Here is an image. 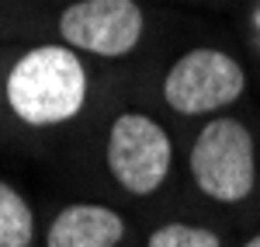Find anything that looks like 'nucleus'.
Wrapping results in <instances>:
<instances>
[{
	"instance_id": "nucleus-3",
	"label": "nucleus",
	"mask_w": 260,
	"mask_h": 247,
	"mask_svg": "<svg viewBox=\"0 0 260 247\" xmlns=\"http://www.w3.org/2000/svg\"><path fill=\"white\" fill-rule=\"evenodd\" d=\"M98 160L121 199L153 202L177 181L184 150L163 115L146 104H121L101 125Z\"/></svg>"
},
{
	"instance_id": "nucleus-6",
	"label": "nucleus",
	"mask_w": 260,
	"mask_h": 247,
	"mask_svg": "<svg viewBox=\"0 0 260 247\" xmlns=\"http://www.w3.org/2000/svg\"><path fill=\"white\" fill-rule=\"evenodd\" d=\"M128 237V216L101 199L62 202L42 227V247H125Z\"/></svg>"
},
{
	"instance_id": "nucleus-8",
	"label": "nucleus",
	"mask_w": 260,
	"mask_h": 247,
	"mask_svg": "<svg viewBox=\"0 0 260 247\" xmlns=\"http://www.w3.org/2000/svg\"><path fill=\"white\" fill-rule=\"evenodd\" d=\"M142 247H229L225 233L205 219L187 216H167L146 230Z\"/></svg>"
},
{
	"instance_id": "nucleus-7",
	"label": "nucleus",
	"mask_w": 260,
	"mask_h": 247,
	"mask_svg": "<svg viewBox=\"0 0 260 247\" xmlns=\"http://www.w3.org/2000/svg\"><path fill=\"white\" fill-rule=\"evenodd\" d=\"M42 240L39 212L18 185L0 178V247H35Z\"/></svg>"
},
{
	"instance_id": "nucleus-1",
	"label": "nucleus",
	"mask_w": 260,
	"mask_h": 247,
	"mask_svg": "<svg viewBox=\"0 0 260 247\" xmlns=\"http://www.w3.org/2000/svg\"><path fill=\"white\" fill-rule=\"evenodd\" d=\"M180 167L208 209L260 212V119L236 108L194 125Z\"/></svg>"
},
{
	"instance_id": "nucleus-2",
	"label": "nucleus",
	"mask_w": 260,
	"mask_h": 247,
	"mask_svg": "<svg viewBox=\"0 0 260 247\" xmlns=\"http://www.w3.org/2000/svg\"><path fill=\"white\" fill-rule=\"evenodd\" d=\"M94 101L90 60L62 42H39L21 49L4 73L7 115L31 132L77 125Z\"/></svg>"
},
{
	"instance_id": "nucleus-10",
	"label": "nucleus",
	"mask_w": 260,
	"mask_h": 247,
	"mask_svg": "<svg viewBox=\"0 0 260 247\" xmlns=\"http://www.w3.org/2000/svg\"><path fill=\"white\" fill-rule=\"evenodd\" d=\"M236 247H260V227H253V230H250V233H246V237H243Z\"/></svg>"
},
{
	"instance_id": "nucleus-9",
	"label": "nucleus",
	"mask_w": 260,
	"mask_h": 247,
	"mask_svg": "<svg viewBox=\"0 0 260 247\" xmlns=\"http://www.w3.org/2000/svg\"><path fill=\"white\" fill-rule=\"evenodd\" d=\"M246 45L253 52V63H257V73H260V0L246 4Z\"/></svg>"
},
{
	"instance_id": "nucleus-4",
	"label": "nucleus",
	"mask_w": 260,
	"mask_h": 247,
	"mask_svg": "<svg viewBox=\"0 0 260 247\" xmlns=\"http://www.w3.org/2000/svg\"><path fill=\"white\" fill-rule=\"evenodd\" d=\"M253 70L240 52L215 42H198L180 49L156 73L153 101L174 122H208L215 115L236 112L250 101Z\"/></svg>"
},
{
	"instance_id": "nucleus-5",
	"label": "nucleus",
	"mask_w": 260,
	"mask_h": 247,
	"mask_svg": "<svg viewBox=\"0 0 260 247\" xmlns=\"http://www.w3.org/2000/svg\"><path fill=\"white\" fill-rule=\"evenodd\" d=\"M142 0H70L56 14V39L90 63H125L146 45Z\"/></svg>"
}]
</instances>
